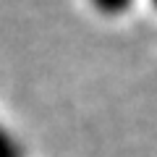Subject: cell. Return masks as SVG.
<instances>
[{"instance_id": "7a4b0ae2", "label": "cell", "mask_w": 157, "mask_h": 157, "mask_svg": "<svg viewBox=\"0 0 157 157\" xmlns=\"http://www.w3.org/2000/svg\"><path fill=\"white\" fill-rule=\"evenodd\" d=\"M0 157H24L21 147H18V141L13 139V134L8 128H3L0 126Z\"/></svg>"}, {"instance_id": "3957f363", "label": "cell", "mask_w": 157, "mask_h": 157, "mask_svg": "<svg viewBox=\"0 0 157 157\" xmlns=\"http://www.w3.org/2000/svg\"><path fill=\"white\" fill-rule=\"evenodd\" d=\"M149 3H152V6H155V8H157V0H149Z\"/></svg>"}, {"instance_id": "6da1fadb", "label": "cell", "mask_w": 157, "mask_h": 157, "mask_svg": "<svg viewBox=\"0 0 157 157\" xmlns=\"http://www.w3.org/2000/svg\"><path fill=\"white\" fill-rule=\"evenodd\" d=\"M89 6L97 13H102V16L115 18V16H123L126 11H131L134 0H89Z\"/></svg>"}]
</instances>
